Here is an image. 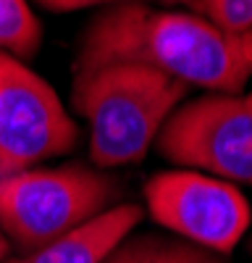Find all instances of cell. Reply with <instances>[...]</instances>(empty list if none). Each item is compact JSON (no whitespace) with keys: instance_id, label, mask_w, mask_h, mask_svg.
Listing matches in <instances>:
<instances>
[{"instance_id":"obj_3","label":"cell","mask_w":252,"mask_h":263,"mask_svg":"<svg viewBox=\"0 0 252 263\" xmlns=\"http://www.w3.org/2000/svg\"><path fill=\"white\" fill-rule=\"evenodd\" d=\"M118 195L113 177L79 163L8 174L0 177V232L27 253L113 208Z\"/></svg>"},{"instance_id":"obj_6","label":"cell","mask_w":252,"mask_h":263,"mask_svg":"<svg viewBox=\"0 0 252 263\" xmlns=\"http://www.w3.org/2000/svg\"><path fill=\"white\" fill-rule=\"evenodd\" d=\"M79 126L53 84L0 53V177L74 150Z\"/></svg>"},{"instance_id":"obj_9","label":"cell","mask_w":252,"mask_h":263,"mask_svg":"<svg viewBox=\"0 0 252 263\" xmlns=\"http://www.w3.org/2000/svg\"><path fill=\"white\" fill-rule=\"evenodd\" d=\"M42 48V24L29 0H0V53L32 61Z\"/></svg>"},{"instance_id":"obj_8","label":"cell","mask_w":252,"mask_h":263,"mask_svg":"<svg viewBox=\"0 0 252 263\" xmlns=\"http://www.w3.org/2000/svg\"><path fill=\"white\" fill-rule=\"evenodd\" d=\"M102 263H226L218 253L163 234H129Z\"/></svg>"},{"instance_id":"obj_11","label":"cell","mask_w":252,"mask_h":263,"mask_svg":"<svg viewBox=\"0 0 252 263\" xmlns=\"http://www.w3.org/2000/svg\"><path fill=\"white\" fill-rule=\"evenodd\" d=\"M37 3L45 8V11H53V13H69V11H81V8H95V6H102V8H116V6H139V3H150V0H37Z\"/></svg>"},{"instance_id":"obj_1","label":"cell","mask_w":252,"mask_h":263,"mask_svg":"<svg viewBox=\"0 0 252 263\" xmlns=\"http://www.w3.org/2000/svg\"><path fill=\"white\" fill-rule=\"evenodd\" d=\"M132 61L207 92H242L252 79V32H223L207 18L150 6L102 8L79 37L74 66Z\"/></svg>"},{"instance_id":"obj_7","label":"cell","mask_w":252,"mask_h":263,"mask_svg":"<svg viewBox=\"0 0 252 263\" xmlns=\"http://www.w3.org/2000/svg\"><path fill=\"white\" fill-rule=\"evenodd\" d=\"M142 218L144 208L134 203H116L69 234L3 263H102L121 239H126L139 227Z\"/></svg>"},{"instance_id":"obj_13","label":"cell","mask_w":252,"mask_h":263,"mask_svg":"<svg viewBox=\"0 0 252 263\" xmlns=\"http://www.w3.org/2000/svg\"><path fill=\"white\" fill-rule=\"evenodd\" d=\"M165 6H195L197 0H163Z\"/></svg>"},{"instance_id":"obj_2","label":"cell","mask_w":252,"mask_h":263,"mask_svg":"<svg viewBox=\"0 0 252 263\" xmlns=\"http://www.w3.org/2000/svg\"><path fill=\"white\" fill-rule=\"evenodd\" d=\"M186 92L181 82L132 61L74 66L71 105L90 124L92 166L105 171L144 158Z\"/></svg>"},{"instance_id":"obj_4","label":"cell","mask_w":252,"mask_h":263,"mask_svg":"<svg viewBox=\"0 0 252 263\" xmlns=\"http://www.w3.org/2000/svg\"><path fill=\"white\" fill-rule=\"evenodd\" d=\"M155 145L176 166L252 184V90L207 92L181 103L165 119Z\"/></svg>"},{"instance_id":"obj_5","label":"cell","mask_w":252,"mask_h":263,"mask_svg":"<svg viewBox=\"0 0 252 263\" xmlns=\"http://www.w3.org/2000/svg\"><path fill=\"white\" fill-rule=\"evenodd\" d=\"M144 208L155 224L184 242L226 255L252 224L242 190L192 168L160 171L144 184Z\"/></svg>"},{"instance_id":"obj_12","label":"cell","mask_w":252,"mask_h":263,"mask_svg":"<svg viewBox=\"0 0 252 263\" xmlns=\"http://www.w3.org/2000/svg\"><path fill=\"white\" fill-rule=\"evenodd\" d=\"M8 248H11V245H8V239H6V234L0 232V263H3V260L8 258Z\"/></svg>"},{"instance_id":"obj_14","label":"cell","mask_w":252,"mask_h":263,"mask_svg":"<svg viewBox=\"0 0 252 263\" xmlns=\"http://www.w3.org/2000/svg\"><path fill=\"white\" fill-rule=\"evenodd\" d=\"M249 250H252V245H249Z\"/></svg>"},{"instance_id":"obj_10","label":"cell","mask_w":252,"mask_h":263,"mask_svg":"<svg viewBox=\"0 0 252 263\" xmlns=\"http://www.w3.org/2000/svg\"><path fill=\"white\" fill-rule=\"evenodd\" d=\"M192 8L223 32H252V0H197Z\"/></svg>"}]
</instances>
